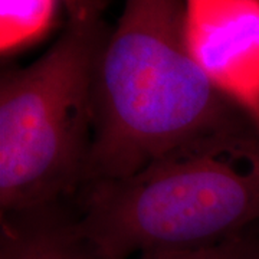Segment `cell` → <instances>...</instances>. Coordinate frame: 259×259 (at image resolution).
Returning a JSON list of instances; mask_svg holds the SVG:
<instances>
[{"label": "cell", "mask_w": 259, "mask_h": 259, "mask_svg": "<svg viewBox=\"0 0 259 259\" xmlns=\"http://www.w3.org/2000/svg\"><path fill=\"white\" fill-rule=\"evenodd\" d=\"M185 8V0H125L97 65L87 182L134 175L197 140L258 130L194 62Z\"/></svg>", "instance_id": "cell-1"}, {"label": "cell", "mask_w": 259, "mask_h": 259, "mask_svg": "<svg viewBox=\"0 0 259 259\" xmlns=\"http://www.w3.org/2000/svg\"><path fill=\"white\" fill-rule=\"evenodd\" d=\"M115 259L210 246L259 228V131L197 140L134 175L87 182L72 199Z\"/></svg>", "instance_id": "cell-2"}, {"label": "cell", "mask_w": 259, "mask_h": 259, "mask_svg": "<svg viewBox=\"0 0 259 259\" xmlns=\"http://www.w3.org/2000/svg\"><path fill=\"white\" fill-rule=\"evenodd\" d=\"M102 18L68 20L33 64L0 78V213L72 200L94 143V82L111 33Z\"/></svg>", "instance_id": "cell-3"}, {"label": "cell", "mask_w": 259, "mask_h": 259, "mask_svg": "<svg viewBox=\"0 0 259 259\" xmlns=\"http://www.w3.org/2000/svg\"><path fill=\"white\" fill-rule=\"evenodd\" d=\"M189 52L259 130V0H185Z\"/></svg>", "instance_id": "cell-4"}, {"label": "cell", "mask_w": 259, "mask_h": 259, "mask_svg": "<svg viewBox=\"0 0 259 259\" xmlns=\"http://www.w3.org/2000/svg\"><path fill=\"white\" fill-rule=\"evenodd\" d=\"M0 219V259H115L85 232L72 200Z\"/></svg>", "instance_id": "cell-5"}, {"label": "cell", "mask_w": 259, "mask_h": 259, "mask_svg": "<svg viewBox=\"0 0 259 259\" xmlns=\"http://www.w3.org/2000/svg\"><path fill=\"white\" fill-rule=\"evenodd\" d=\"M59 0H2L0 51L19 52L47 36L55 25Z\"/></svg>", "instance_id": "cell-6"}, {"label": "cell", "mask_w": 259, "mask_h": 259, "mask_svg": "<svg viewBox=\"0 0 259 259\" xmlns=\"http://www.w3.org/2000/svg\"><path fill=\"white\" fill-rule=\"evenodd\" d=\"M133 259H259V228L210 246L146 252Z\"/></svg>", "instance_id": "cell-7"}, {"label": "cell", "mask_w": 259, "mask_h": 259, "mask_svg": "<svg viewBox=\"0 0 259 259\" xmlns=\"http://www.w3.org/2000/svg\"><path fill=\"white\" fill-rule=\"evenodd\" d=\"M65 6L68 20L85 22L102 18L110 0H59Z\"/></svg>", "instance_id": "cell-8"}]
</instances>
